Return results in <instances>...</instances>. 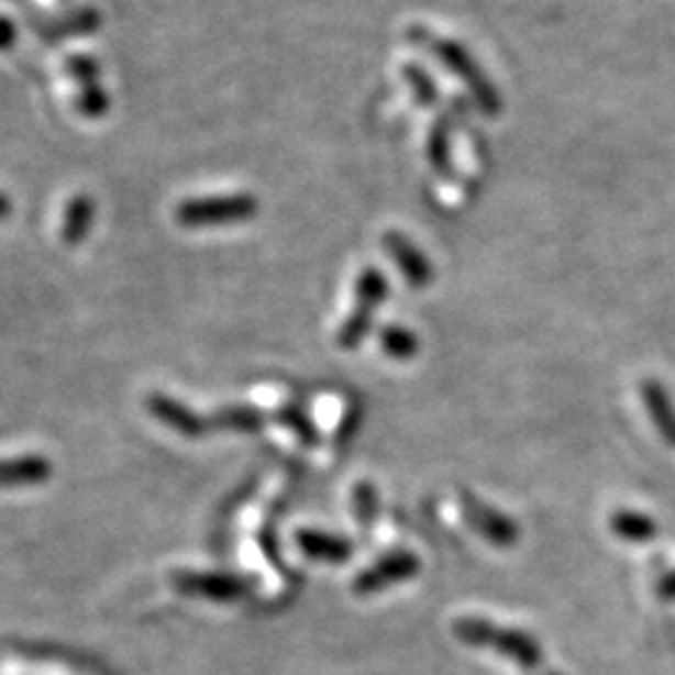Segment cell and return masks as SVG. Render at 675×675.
<instances>
[{"instance_id":"obj_18","label":"cell","mask_w":675,"mask_h":675,"mask_svg":"<svg viewBox=\"0 0 675 675\" xmlns=\"http://www.w3.org/2000/svg\"><path fill=\"white\" fill-rule=\"evenodd\" d=\"M659 596L663 600H675V568L671 573H665L659 583Z\"/></svg>"},{"instance_id":"obj_11","label":"cell","mask_w":675,"mask_h":675,"mask_svg":"<svg viewBox=\"0 0 675 675\" xmlns=\"http://www.w3.org/2000/svg\"><path fill=\"white\" fill-rule=\"evenodd\" d=\"M90 221H93V200L88 196H76L68 203V211L63 215L60 239L66 243H78L88 233Z\"/></svg>"},{"instance_id":"obj_20","label":"cell","mask_w":675,"mask_h":675,"mask_svg":"<svg viewBox=\"0 0 675 675\" xmlns=\"http://www.w3.org/2000/svg\"><path fill=\"white\" fill-rule=\"evenodd\" d=\"M11 213V200H8L5 196H0V218Z\"/></svg>"},{"instance_id":"obj_19","label":"cell","mask_w":675,"mask_h":675,"mask_svg":"<svg viewBox=\"0 0 675 675\" xmlns=\"http://www.w3.org/2000/svg\"><path fill=\"white\" fill-rule=\"evenodd\" d=\"M15 38V29L8 18H0V48H8Z\"/></svg>"},{"instance_id":"obj_10","label":"cell","mask_w":675,"mask_h":675,"mask_svg":"<svg viewBox=\"0 0 675 675\" xmlns=\"http://www.w3.org/2000/svg\"><path fill=\"white\" fill-rule=\"evenodd\" d=\"M610 531H613L620 541L628 543H648L659 535V523L651 516L638 513V510H616L610 516Z\"/></svg>"},{"instance_id":"obj_15","label":"cell","mask_w":675,"mask_h":675,"mask_svg":"<svg viewBox=\"0 0 675 675\" xmlns=\"http://www.w3.org/2000/svg\"><path fill=\"white\" fill-rule=\"evenodd\" d=\"M353 504H355V513H358L361 523H370L373 516H376V510H378V498L370 483H358V488H355L353 493Z\"/></svg>"},{"instance_id":"obj_17","label":"cell","mask_w":675,"mask_h":675,"mask_svg":"<svg viewBox=\"0 0 675 675\" xmlns=\"http://www.w3.org/2000/svg\"><path fill=\"white\" fill-rule=\"evenodd\" d=\"M66 68H68L70 76H76L78 80H84L86 86H93V80H96V76H98L96 60H93V58H88V56H76V58H70Z\"/></svg>"},{"instance_id":"obj_5","label":"cell","mask_w":675,"mask_h":675,"mask_svg":"<svg viewBox=\"0 0 675 675\" xmlns=\"http://www.w3.org/2000/svg\"><path fill=\"white\" fill-rule=\"evenodd\" d=\"M458 506L473 531H476L480 538H486V541L490 545H496V549H513L518 538H521V531H518V523L513 518L500 513V510L488 504H483L476 493L458 488Z\"/></svg>"},{"instance_id":"obj_3","label":"cell","mask_w":675,"mask_h":675,"mask_svg":"<svg viewBox=\"0 0 675 675\" xmlns=\"http://www.w3.org/2000/svg\"><path fill=\"white\" fill-rule=\"evenodd\" d=\"M255 213H258V200L248 193L203 196L180 200L176 208V221L184 228H213L248 221Z\"/></svg>"},{"instance_id":"obj_21","label":"cell","mask_w":675,"mask_h":675,"mask_svg":"<svg viewBox=\"0 0 675 675\" xmlns=\"http://www.w3.org/2000/svg\"><path fill=\"white\" fill-rule=\"evenodd\" d=\"M551 675H553V673H551Z\"/></svg>"},{"instance_id":"obj_7","label":"cell","mask_w":675,"mask_h":675,"mask_svg":"<svg viewBox=\"0 0 675 675\" xmlns=\"http://www.w3.org/2000/svg\"><path fill=\"white\" fill-rule=\"evenodd\" d=\"M418 571H421V561H418L413 553L408 551L390 553L373 565V568L363 571L361 576L355 578L353 590L361 593V596H370V593L386 590L390 586H396V583L416 578Z\"/></svg>"},{"instance_id":"obj_13","label":"cell","mask_w":675,"mask_h":675,"mask_svg":"<svg viewBox=\"0 0 675 675\" xmlns=\"http://www.w3.org/2000/svg\"><path fill=\"white\" fill-rule=\"evenodd\" d=\"M300 545L303 551L313 555V558H325V561H345L351 558V543L341 541V538L323 535V533H303L300 535Z\"/></svg>"},{"instance_id":"obj_16","label":"cell","mask_w":675,"mask_h":675,"mask_svg":"<svg viewBox=\"0 0 675 675\" xmlns=\"http://www.w3.org/2000/svg\"><path fill=\"white\" fill-rule=\"evenodd\" d=\"M78 111L90 115V118L106 113L108 111V96L103 93V90H98L96 86H86V93L78 98Z\"/></svg>"},{"instance_id":"obj_2","label":"cell","mask_w":675,"mask_h":675,"mask_svg":"<svg viewBox=\"0 0 675 675\" xmlns=\"http://www.w3.org/2000/svg\"><path fill=\"white\" fill-rule=\"evenodd\" d=\"M453 635L461 643L471 648H490L500 655H506L521 668H538L543 663V651L538 645L535 638L518 628H498L486 618L476 616H463L453 620Z\"/></svg>"},{"instance_id":"obj_1","label":"cell","mask_w":675,"mask_h":675,"mask_svg":"<svg viewBox=\"0 0 675 675\" xmlns=\"http://www.w3.org/2000/svg\"><path fill=\"white\" fill-rule=\"evenodd\" d=\"M406 38L418 45V48H425L445 70L451 73V76L458 78L483 113L490 118L500 115V111H504L500 93L496 90V86H493V80L483 73L478 60L473 58L458 41L441 38V35L428 31L425 25H413V29H408Z\"/></svg>"},{"instance_id":"obj_9","label":"cell","mask_w":675,"mask_h":675,"mask_svg":"<svg viewBox=\"0 0 675 675\" xmlns=\"http://www.w3.org/2000/svg\"><path fill=\"white\" fill-rule=\"evenodd\" d=\"M425 158L428 166L438 178L453 176V143H451V123L445 118H438L431 125L425 139Z\"/></svg>"},{"instance_id":"obj_12","label":"cell","mask_w":675,"mask_h":675,"mask_svg":"<svg viewBox=\"0 0 675 675\" xmlns=\"http://www.w3.org/2000/svg\"><path fill=\"white\" fill-rule=\"evenodd\" d=\"M380 348L386 355H390L394 361H410L416 358L418 351H421V343H418V335L413 331H408L403 325H386L378 335Z\"/></svg>"},{"instance_id":"obj_4","label":"cell","mask_w":675,"mask_h":675,"mask_svg":"<svg viewBox=\"0 0 675 675\" xmlns=\"http://www.w3.org/2000/svg\"><path fill=\"white\" fill-rule=\"evenodd\" d=\"M388 280L378 268H363L358 273V278H355V308L341 325V333H338V345L343 351L358 348L363 338L370 333L373 316H376L378 306L388 298Z\"/></svg>"},{"instance_id":"obj_6","label":"cell","mask_w":675,"mask_h":675,"mask_svg":"<svg viewBox=\"0 0 675 675\" xmlns=\"http://www.w3.org/2000/svg\"><path fill=\"white\" fill-rule=\"evenodd\" d=\"M383 251L390 255V261L396 263L398 273L408 280L410 288L423 290L431 286L435 278L431 258H428V255L418 248L413 241L406 239L403 233L388 231L386 235H383Z\"/></svg>"},{"instance_id":"obj_14","label":"cell","mask_w":675,"mask_h":675,"mask_svg":"<svg viewBox=\"0 0 675 675\" xmlns=\"http://www.w3.org/2000/svg\"><path fill=\"white\" fill-rule=\"evenodd\" d=\"M403 78L406 84L410 86V93H413L416 103L421 108H431L435 100H438V88H435V80L428 76V73L418 66V63H406L403 66Z\"/></svg>"},{"instance_id":"obj_8","label":"cell","mask_w":675,"mask_h":675,"mask_svg":"<svg viewBox=\"0 0 675 675\" xmlns=\"http://www.w3.org/2000/svg\"><path fill=\"white\" fill-rule=\"evenodd\" d=\"M641 400L651 416V421L655 425V431L661 433L665 443L675 449V406L671 400V394L663 388L661 380L645 378L641 380Z\"/></svg>"}]
</instances>
